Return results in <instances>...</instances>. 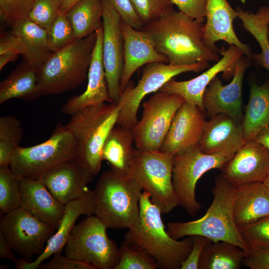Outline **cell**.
I'll use <instances>...</instances> for the list:
<instances>
[{
  "label": "cell",
  "instance_id": "obj_1",
  "mask_svg": "<svg viewBox=\"0 0 269 269\" xmlns=\"http://www.w3.org/2000/svg\"><path fill=\"white\" fill-rule=\"evenodd\" d=\"M204 22L173 10L141 30L151 38L154 47L173 65L217 62L220 53L209 49L203 40Z\"/></svg>",
  "mask_w": 269,
  "mask_h": 269
},
{
  "label": "cell",
  "instance_id": "obj_2",
  "mask_svg": "<svg viewBox=\"0 0 269 269\" xmlns=\"http://www.w3.org/2000/svg\"><path fill=\"white\" fill-rule=\"evenodd\" d=\"M213 201L206 213L195 220L167 224V232L178 240L186 236H202L213 242L226 241L249 252L236 225L233 215L235 186L221 174L216 176L212 188Z\"/></svg>",
  "mask_w": 269,
  "mask_h": 269
},
{
  "label": "cell",
  "instance_id": "obj_3",
  "mask_svg": "<svg viewBox=\"0 0 269 269\" xmlns=\"http://www.w3.org/2000/svg\"><path fill=\"white\" fill-rule=\"evenodd\" d=\"M161 214L148 193L143 191L139 201L138 222L129 229L125 240L145 250L155 260L158 267L180 269L193 247L192 236L181 241L171 238L165 229Z\"/></svg>",
  "mask_w": 269,
  "mask_h": 269
},
{
  "label": "cell",
  "instance_id": "obj_4",
  "mask_svg": "<svg viewBox=\"0 0 269 269\" xmlns=\"http://www.w3.org/2000/svg\"><path fill=\"white\" fill-rule=\"evenodd\" d=\"M140 185L128 173L104 171L93 190L94 215L111 229H131L139 219Z\"/></svg>",
  "mask_w": 269,
  "mask_h": 269
},
{
  "label": "cell",
  "instance_id": "obj_5",
  "mask_svg": "<svg viewBox=\"0 0 269 269\" xmlns=\"http://www.w3.org/2000/svg\"><path fill=\"white\" fill-rule=\"evenodd\" d=\"M96 40L95 32L75 39L51 54L37 70L40 96L64 93L78 87L85 80Z\"/></svg>",
  "mask_w": 269,
  "mask_h": 269
},
{
  "label": "cell",
  "instance_id": "obj_6",
  "mask_svg": "<svg viewBox=\"0 0 269 269\" xmlns=\"http://www.w3.org/2000/svg\"><path fill=\"white\" fill-rule=\"evenodd\" d=\"M121 107L119 101L87 107L72 115L66 125L79 145L76 158L94 176L101 169L102 147L117 124Z\"/></svg>",
  "mask_w": 269,
  "mask_h": 269
},
{
  "label": "cell",
  "instance_id": "obj_7",
  "mask_svg": "<svg viewBox=\"0 0 269 269\" xmlns=\"http://www.w3.org/2000/svg\"><path fill=\"white\" fill-rule=\"evenodd\" d=\"M173 156L160 150L134 148L128 171L143 191L148 193L162 214L170 212L179 205L172 183Z\"/></svg>",
  "mask_w": 269,
  "mask_h": 269
},
{
  "label": "cell",
  "instance_id": "obj_8",
  "mask_svg": "<svg viewBox=\"0 0 269 269\" xmlns=\"http://www.w3.org/2000/svg\"><path fill=\"white\" fill-rule=\"evenodd\" d=\"M79 145L66 126L58 123L46 141L28 147L18 146L9 165L18 178L38 179L57 164L76 158Z\"/></svg>",
  "mask_w": 269,
  "mask_h": 269
},
{
  "label": "cell",
  "instance_id": "obj_9",
  "mask_svg": "<svg viewBox=\"0 0 269 269\" xmlns=\"http://www.w3.org/2000/svg\"><path fill=\"white\" fill-rule=\"evenodd\" d=\"M107 228L95 215L88 216L74 226L64 247L65 255L94 269H115L120 248L108 237Z\"/></svg>",
  "mask_w": 269,
  "mask_h": 269
},
{
  "label": "cell",
  "instance_id": "obj_10",
  "mask_svg": "<svg viewBox=\"0 0 269 269\" xmlns=\"http://www.w3.org/2000/svg\"><path fill=\"white\" fill-rule=\"evenodd\" d=\"M235 153L205 154L198 144L173 156L172 183L179 205L192 216L201 209L195 188L200 178L209 170L221 169Z\"/></svg>",
  "mask_w": 269,
  "mask_h": 269
},
{
  "label": "cell",
  "instance_id": "obj_11",
  "mask_svg": "<svg viewBox=\"0 0 269 269\" xmlns=\"http://www.w3.org/2000/svg\"><path fill=\"white\" fill-rule=\"evenodd\" d=\"M209 67L208 62L190 65H173L163 62H152L144 65L137 84L130 81L122 92L118 101L121 107L117 124L133 129L137 123V114L140 103L147 95L160 89L175 76L186 72H199Z\"/></svg>",
  "mask_w": 269,
  "mask_h": 269
},
{
  "label": "cell",
  "instance_id": "obj_12",
  "mask_svg": "<svg viewBox=\"0 0 269 269\" xmlns=\"http://www.w3.org/2000/svg\"><path fill=\"white\" fill-rule=\"evenodd\" d=\"M185 102L180 95L160 91L144 102L141 118L133 128L136 148L160 150L175 113Z\"/></svg>",
  "mask_w": 269,
  "mask_h": 269
},
{
  "label": "cell",
  "instance_id": "obj_13",
  "mask_svg": "<svg viewBox=\"0 0 269 269\" xmlns=\"http://www.w3.org/2000/svg\"><path fill=\"white\" fill-rule=\"evenodd\" d=\"M55 230L20 207L6 214H0V231L12 250L27 262L43 252L46 243Z\"/></svg>",
  "mask_w": 269,
  "mask_h": 269
},
{
  "label": "cell",
  "instance_id": "obj_14",
  "mask_svg": "<svg viewBox=\"0 0 269 269\" xmlns=\"http://www.w3.org/2000/svg\"><path fill=\"white\" fill-rule=\"evenodd\" d=\"M103 13L102 55L109 96L112 102L118 101L124 67V40L121 18L108 0H101Z\"/></svg>",
  "mask_w": 269,
  "mask_h": 269
},
{
  "label": "cell",
  "instance_id": "obj_15",
  "mask_svg": "<svg viewBox=\"0 0 269 269\" xmlns=\"http://www.w3.org/2000/svg\"><path fill=\"white\" fill-rule=\"evenodd\" d=\"M251 59L243 56L236 64L232 81L224 85L217 75L206 88L202 104L206 115L211 118L219 114H226L242 123L243 113L242 87L246 70Z\"/></svg>",
  "mask_w": 269,
  "mask_h": 269
},
{
  "label": "cell",
  "instance_id": "obj_16",
  "mask_svg": "<svg viewBox=\"0 0 269 269\" xmlns=\"http://www.w3.org/2000/svg\"><path fill=\"white\" fill-rule=\"evenodd\" d=\"M9 51L23 55L36 70L53 53L48 44L47 31L28 18L12 23L9 33L1 37L0 54Z\"/></svg>",
  "mask_w": 269,
  "mask_h": 269
},
{
  "label": "cell",
  "instance_id": "obj_17",
  "mask_svg": "<svg viewBox=\"0 0 269 269\" xmlns=\"http://www.w3.org/2000/svg\"><path fill=\"white\" fill-rule=\"evenodd\" d=\"M221 170L234 186L264 182L269 175V150L254 140L246 141Z\"/></svg>",
  "mask_w": 269,
  "mask_h": 269
},
{
  "label": "cell",
  "instance_id": "obj_18",
  "mask_svg": "<svg viewBox=\"0 0 269 269\" xmlns=\"http://www.w3.org/2000/svg\"><path fill=\"white\" fill-rule=\"evenodd\" d=\"M222 57L213 66L198 76L187 81L169 80L158 91L180 95L188 103L196 106L204 111L202 104L204 92L213 79L220 72L233 76L236 64L243 56V52L234 45L221 51Z\"/></svg>",
  "mask_w": 269,
  "mask_h": 269
},
{
  "label": "cell",
  "instance_id": "obj_19",
  "mask_svg": "<svg viewBox=\"0 0 269 269\" xmlns=\"http://www.w3.org/2000/svg\"><path fill=\"white\" fill-rule=\"evenodd\" d=\"M94 176L76 157L57 164L39 179L58 201L65 205L84 193Z\"/></svg>",
  "mask_w": 269,
  "mask_h": 269
},
{
  "label": "cell",
  "instance_id": "obj_20",
  "mask_svg": "<svg viewBox=\"0 0 269 269\" xmlns=\"http://www.w3.org/2000/svg\"><path fill=\"white\" fill-rule=\"evenodd\" d=\"M206 116L203 110L185 102L175 113L160 150L174 155L198 144Z\"/></svg>",
  "mask_w": 269,
  "mask_h": 269
},
{
  "label": "cell",
  "instance_id": "obj_21",
  "mask_svg": "<svg viewBox=\"0 0 269 269\" xmlns=\"http://www.w3.org/2000/svg\"><path fill=\"white\" fill-rule=\"evenodd\" d=\"M94 212V192L88 188L81 196L65 205L64 213L57 231L47 241L43 252L32 262H27L23 259L18 260L15 264V268L37 269L51 255L61 252L78 218L82 215H92Z\"/></svg>",
  "mask_w": 269,
  "mask_h": 269
},
{
  "label": "cell",
  "instance_id": "obj_22",
  "mask_svg": "<svg viewBox=\"0 0 269 269\" xmlns=\"http://www.w3.org/2000/svg\"><path fill=\"white\" fill-rule=\"evenodd\" d=\"M237 12L227 0H207L206 22L203 26V40L205 45L212 50L220 53L222 50L216 43L223 40L229 45H234L241 49L251 59L253 54L249 45L243 43L237 36L234 27V20Z\"/></svg>",
  "mask_w": 269,
  "mask_h": 269
},
{
  "label": "cell",
  "instance_id": "obj_23",
  "mask_svg": "<svg viewBox=\"0 0 269 269\" xmlns=\"http://www.w3.org/2000/svg\"><path fill=\"white\" fill-rule=\"evenodd\" d=\"M124 40V67L121 82V93L127 87L133 75L142 66L152 62L168 63V60L155 49L149 35L134 29L121 20Z\"/></svg>",
  "mask_w": 269,
  "mask_h": 269
},
{
  "label": "cell",
  "instance_id": "obj_24",
  "mask_svg": "<svg viewBox=\"0 0 269 269\" xmlns=\"http://www.w3.org/2000/svg\"><path fill=\"white\" fill-rule=\"evenodd\" d=\"M97 40L94 47L88 73V84L82 94L69 99L62 106L61 112L71 116L76 112L87 107L111 100L103 60V27L96 31Z\"/></svg>",
  "mask_w": 269,
  "mask_h": 269
},
{
  "label": "cell",
  "instance_id": "obj_25",
  "mask_svg": "<svg viewBox=\"0 0 269 269\" xmlns=\"http://www.w3.org/2000/svg\"><path fill=\"white\" fill-rule=\"evenodd\" d=\"M246 142L242 123L219 114L207 121L198 145L205 154L236 153Z\"/></svg>",
  "mask_w": 269,
  "mask_h": 269
},
{
  "label": "cell",
  "instance_id": "obj_26",
  "mask_svg": "<svg viewBox=\"0 0 269 269\" xmlns=\"http://www.w3.org/2000/svg\"><path fill=\"white\" fill-rule=\"evenodd\" d=\"M20 207L39 220L57 229L65 205L58 201L40 179L19 178Z\"/></svg>",
  "mask_w": 269,
  "mask_h": 269
},
{
  "label": "cell",
  "instance_id": "obj_27",
  "mask_svg": "<svg viewBox=\"0 0 269 269\" xmlns=\"http://www.w3.org/2000/svg\"><path fill=\"white\" fill-rule=\"evenodd\" d=\"M233 215L238 228L269 216V191L264 182L235 186Z\"/></svg>",
  "mask_w": 269,
  "mask_h": 269
},
{
  "label": "cell",
  "instance_id": "obj_28",
  "mask_svg": "<svg viewBox=\"0 0 269 269\" xmlns=\"http://www.w3.org/2000/svg\"><path fill=\"white\" fill-rule=\"evenodd\" d=\"M250 96L242 125L246 141L254 140L269 123V78L262 84L250 82Z\"/></svg>",
  "mask_w": 269,
  "mask_h": 269
},
{
  "label": "cell",
  "instance_id": "obj_29",
  "mask_svg": "<svg viewBox=\"0 0 269 269\" xmlns=\"http://www.w3.org/2000/svg\"><path fill=\"white\" fill-rule=\"evenodd\" d=\"M39 97L37 70L27 62L0 82V104L14 98L32 101Z\"/></svg>",
  "mask_w": 269,
  "mask_h": 269
},
{
  "label": "cell",
  "instance_id": "obj_30",
  "mask_svg": "<svg viewBox=\"0 0 269 269\" xmlns=\"http://www.w3.org/2000/svg\"><path fill=\"white\" fill-rule=\"evenodd\" d=\"M133 129L115 125L110 132L102 150L103 160L108 161L111 169L128 173L134 148Z\"/></svg>",
  "mask_w": 269,
  "mask_h": 269
},
{
  "label": "cell",
  "instance_id": "obj_31",
  "mask_svg": "<svg viewBox=\"0 0 269 269\" xmlns=\"http://www.w3.org/2000/svg\"><path fill=\"white\" fill-rule=\"evenodd\" d=\"M237 17L242 25L257 41L261 52L253 53L251 59L269 71V6H262L257 12L236 8Z\"/></svg>",
  "mask_w": 269,
  "mask_h": 269
},
{
  "label": "cell",
  "instance_id": "obj_32",
  "mask_svg": "<svg viewBox=\"0 0 269 269\" xmlns=\"http://www.w3.org/2000/svg\"><path fill=\"white\" fill-rule=\"evenodd\" d=\"M65 13L76 39L89 36L102 26L103 9L101 0H81Z\"/></svg>",
  "mask_w": 269,
  "mask_h": 269
},
{
  "label": "cell",
  "instance_id": "obj_33",
  "mask_svg": "<svg viewBox=\"0 0 269 269\" xmlns=\"http://www.w3.org/2000/svg\"><path fill=\"white\" fill-rule=\"evenodd\" d=\"M247 253L228 242H211L202 250L198 269H240Z\"/></svg>",
  "mask_w": 269,
  "mask_h": 269
},
{
  "label": "cell",
  "instance_id": "obj_34",
  "mask_svg": "<svg viewBox=\"0 0 269 269\" xmlns=\"http://www.w3.org/2000/svg\"><path fill=\"white\" fill-rule=\"evenodd\" d=\"M23 135L20 120L8 115L0 118V166L9 165Z\"/></svg>",
  "mask_w": 269,
  "mask_h": 269
},
{
  "label": "cell",
  "instance_id": "obj_35",
  "mask_svg": "<svg viewBox=\"0 0 269 269\" xmlns=\"http://www.w3.org/2000/svg\"><path fill=\"white\" fill-rule=\"evenodd\" d=\"M19 178L9 165L0 166V210L6 214L20 206Z\"/></svg>",
  "mask_w": 269,
  "mask_h": 269
},
{
  "label": "cell",
  "instance_id": "obj_36",
  "mask_svg": "<svg viewBox=\"0 0 269 269\" xmlns=\"http://www.w3.org/2000/svg\"><path fill=\"white\" fill-rule=\"evenodd\" d=\"M155 260L145 250L124 240L120 248V259L115 269H155Z\"/></svg>",
  "mask_w": 269,
  "mask_h": 269
},
{
  "label": "cell",
  "instance_id": "obj_37",
  "mask_svg": "<svg viewBox=\"0 0 269 269\" xmlns=\"http://www.w3.org/2000/svg\"><path fill=\"white\" fill-rule=\"evenodd\" d=\"M65 12L60 11L47 31L48 44L52 52L65 47L75 39Z\"/></svg>",
  "mask_w": 269,
  "mask_h": 269
},
{
  "label": "cell",
  "instance_id": "obj_38",
  "mask_svg": "<svg viewBox=\"0 0 269 269\" xmlns=\"http://www.w3.org/2000/svg\"><path fill=\"white\" fill-rule=\"evenodd\" d=\"M238 228L250 249H269V216Z\"/></svg>",
  "mask_w": 269,
  "mask_h": 269
},
{
  "label": "cell",
  "instance_id": "obj_39",
  "mask_svg": "<svg viewBox=\"0 0 269 269\" xmlns=\"http://www.w3.org/2000/svg\"><path fill=\"white\" fill-rule=\"evenodd\" d=\"M131 0L144 25L174 10L170 0Z\"/></svg>",
  "mask_w": 269,
  "mask_h": 269
},
{
  "label": "cell",
  "instance_id": "obj_40",
  "mask_svg": "<svg viewBox=\"0 0 269 269\" xmlns=\"http://www.w3.org/2000/svg\"><path fill=\"white\" fill-rule=\"evenodd\" d=\"M62 1L36 0L28 18L47 32L61 11Z\"/></svg>",
  "mask_w": 269,
  "mask_h": 269
},
{
  "label": "cell",
  "instance_id": "obj_41",
  "mask_svg": "<svg viewBox=\"0 0 269 269\" xmlns=\"http://www.w3.org/2000/svg\"><path fill=\"white\" fill-rule=\"evenodd\" d=\"M36 0H0V15L6 22L12 24L28 18Z\"/></svg>",
  "mask_w": 269,
  "mask_h": 269
},
{
  "label": "cell",
  "instance_id": "obj_42",
  "mask_svg": "<svg viewBox=\"0 0 269 269\" xmlns=\"http://www.w3.org/2000/svg\"><path fill=\"white\" fill-rule=\"evenodd\" d=\"M120 15L122 21L134 29L141 30L143 26L131 0H108Z\"/></svg>",
  "mask_w": 269,
  "mask_h": 269
},
{
  "label": "cell",
  "instance_id": "obj_43",
  "mask_svg": "<svg viewBox=\"0 0 269 269\" xmlns=\"http://www.w3.org/2000/svg\"><path fill=\"white\" fill-rule=\"evenodd\" d=\"M180 11L192 19L204 22L207 0H170Z\"/></svg>",
  "mask_w": 269,
  "mask_h": 269
},
{
  "label": "cell",
  "instance_id": "obj_44",
  "mask_svg": "<svg viewBox=\"0 0 269 269\" xmlns=\"http://www.w3.org/2000/svg\"><path fill=\"white\" fill-rule=\"evenodd\" d=\"M54 254L46 263L41 264L38 267L40 269H94L91 265L63 256L60 253Z\"/></svg>",
  "mask_w": 269,
  "mask_h": 269
},
{
  "label": "cell",
  "instance_id": "obj_45",
  "mask_svg": "<svg viewBox=\"0 0 269 269\" xmlns=\"http://www.w3.org/2000/svg\"><path fill=\"white\" fill-rule=\"evenodd\" d=\"M192 236L193 247L187 258L182 262L180 269H198L202 250L205 245L212 242L209 239L202 236Z\"/></svg>",
  "mask_w": 269,
  "mask_h": 269
},
{
  "label": "cell",
  "instance_id": "obj_46",
  "mask_svg": "<svg viewBox=\"0 0 269 269\" xmlns=\"http://www.w3.org/2000/svg\"><path fill=\"white\" fill-rule=\"evenodd\" d=\"M243 265L251 269H269V249H250Z\"/></svg>",
  "mask_w": 269,
  "mask_h": 269
},
{
  "label": "cell",
  "instance_id": "obj_47",
  "mask_svg": "<svg viewBox=\"0 0 269 269\" xmlns=\"http://www.w3.org/2000/svg\"><path fill=\"white\" fill-rule=\"evenodd\" d=\"M11 248L0 231V258L11 261L16 264L18 261L14 255Z\"/></svg>",
  "mask_w": 269,
  "mask_h": 269
},
{
  "label": "cell",
  "instance_id": "obj_48",
  "mask_svg": "<svg viewBox=\"0 0 269 269\" xmlns=\"http://www.w3.org/2000/svg\"><path fill=\"white\" fill-rule=\"evenodd\" d=\"M254 140L264 145L269 150V123L261 130Z\"/></svg>",
  "mask_w": 269,
  "mask_h": 269
},
{
  "label": "cell",
  "instance_id": "obj_49",
  "mask_svg": "<svg viewBox=\"0 0 269 269\" xmlns=\"http://www.w3.org/2000/svg\"><path fill=\"white\" fill-rule=\"evenodd\" d=\"M19 53L15 51H9L0 55V70L8 62L13 60Z\"/></svg>",
  "mask_w": 269,
  "mask_h": 269
},
{
  "label": "cell",
  "instance_id": "obj_50",
  "mask_svg": "<svg viewBox=\"0 0 269 269\" xmlns=\"http://www.w3.org/2000/svg\"><path fill=\"white\" fill-rule=\"evenodd\" d=\"M81 0H62L60 10L66 12L72 5Z\"/></svg>",
  "mask_w": 269,
  "mask_h": 269
},
{
  "label": "cell",
  "instance_id": "obj_51",
  "mask_svg": "<svg viewBox=\"0 0 269 269\" xmlns=\"http://www.w3.org/2000/svg\"><path fill=\"white\" fill-rule=\"evenodd\" d=\"M264 183L268 188V189L269 191V175L268 177L266 179V180L264 181Z\"/></svg>",
  "mask_w": 269,
  "mask_h": 269
},
{
  "label": "cell",
  "instance_id": "obj_52",
  "mask_svg": "<svg viewBox=\"0 0 269 269\" xmlns=\"http://www.w3.org/2000/svg\"><path fill=\"white\" fill-rule=\"evenodd\" d=\"M7 267H8V266H6V265H4V266H3V265L1 266V265L0 268V269H3V268H7Z\"/></svg>",
  "mask_w": 269,
  "mask_h": 269
}]
</instances>
